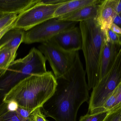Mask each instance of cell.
<instances>
[{
  "label": "cell",
  "mask_w": 121,
  "mask_h": 121,
  "mask_svg": "<svg viewBox=\"0 0 121 121\" xmlns=\"http://www.w3.org/2000/svg\"><path fill=\"white\" fill-rule=\"evenodd\" d=\"M86 75L78 52L73 65L56 79L54 94L42 107L46 117L55 121H76L79 109L90 99Z\"/></svg>",
  "instance_id": "cell-1"
},
{
  "label": "cell",
  "mask_w": 121,
  "mask_h": 121,
  "mask_svg": "<svg viewBox=\"0 0 121 121\" xmlns=\"http://www.w3.org/2000/svg\"><path fill=\"white\" fill-rule=\"evenodd\" d=\"M57 83L51 72L33 74L21 80L5 94L3 101L16 102L20 108L28 110L42 107L53 96Z\"/></svg>",
  "instance_id": "cell-2"
},
{
  "label": "cell",
  "mask_w": 121,
  "mask_h": 121,
  "mask_svg": "<svg viewBox=\"0 0 121 121\" xmlns=\"http://www.w3.org/2000/svg\"><path fill=\"white\" fill-rule=\"evenodd\" d=\"M79 27L82 35V50L90 90L93 89L100 80V63L107 36L96 19L80 22Z\"/></svg>",
  "instance_id": "cell-3"
},
{
  "label": "cell",
  "mask_w": 121,
  "mask_h": 121,
  "mask_svg": "<svg viewBox=\"0 0 121 121\" xmlns=\"http://www.w3.org/2000/svg\"><path fill=\"white\" fill-rule=\"evenodd\" d=\"M46 61L40 50L33 48L25 57L14 60L9 65L0 81V88H7L32 75L46 73Z\"/></svg>",
  "instance_id": "cell-4"
},
{
  "label": "cell",
  "mask_w": 121,
  "mask_h": 121,
  "mask_svg": "<svg viewBox=\"0 0 121 121\" xmlns=\"http://www.w3.org/2000/svg\"><path fill=\"white\" fill-rule=\"evenodd\" d=\"M121 80V51L108 74L92 89L87 113L93 114L101 107L116 89Z\"/></svg>",
  "instance_id": "cell-5"
},
{
  "label": "cell",
  "mask_w": 121,
  "mask_h": 121,
  "mask_svg": "<svg viewBox=\"0 0 121 121\" xmlns=\"http://www.w3.org/2000/svg\"><path fill=\"white\" fill-rule=\"evenodd\" d=\"M38 49L49 62L56 79L62 76L72 67L78 52L66 50L52 39L41 43Z\"/></svg>",
  "instance_id": "cell-6"
},
{
  "label": "cell",
  "mask_w": 121,
  "mask_h": 121,
  "mask_svg": "<svg viewBox=\"0 0 121 121\" xmlns=\"http://www.w3.org/2000/svg\"><path fill=\"white\" fill-rule=\"evenodd\" d=\"M77 23L57 18L50 19L25 31L23 43L30 44L44 42L52 39L61 32L75 27Z\"/></svg>",
  "instance_id": "cell-7"
},
{
  "label": "cell",
  "mask_w": 121,
  "mask_h": 121,
  "mask_svg": "<svg viewBox=\"0 0 121 121\" xmlns=\"http://www.w3.org/2000/svg\"><path fill=\"white\" fill-rule=\"evenodd\" d=\"M39 1V0L35 5L18 15L13 28L22 29L26 31L54 18L55 11L63 4L46 5L40 3Z\"/></svg>",
  "instance_id": "cell-8"
},
{
  "label": "cell",
  "mask_w": 121,
  "mask_h": 121,
  "mask_svg": "<svg viewBox=\"0 0 121 121\" xmlns=\"http://www.w3.org/2000/svg\"><path fill=\"white\" fill-rule=\"evenodd\" d=\"M66 50L79 51L82 50V37L79 27H75L61 32L52 38Z\"/></svg>",
  "instance_id": "cell-9"
},
{
  "label": "cell",
  "mask_w": 121,
  "mask_h": 121,
  "mask_svg": "<svg viewBox=\"0 0 121 121\" xmlns=\"http://www.w3.org/2000/svg\"><path fill=\"white\" fill-rule=\"evenodd\" d=\"M118 2V0L101 1L99 6L96 20L107 37L116 15Z\"/></svg>",
  "instance_id": "cell-10"
},
{
  "label": "cell",
  "mask_w": 121,
  "mask_h": 121,
  "mask_svg": "<svg viewBox=\"0 0 121 121\" xmlns=\"http://www.w3.org/2000/svg\"><path fill=\"white\" fill-rule=\"evenodd\" d=\"M121 47V44L113 43L111 41L108 36L107 37L100 63L99 81L110 72Z\"/></svg>",
  "instance_id": "cell-11"
},
{
  "label": "cell",
  "mask_w": 121,
  "mask_h": 121,
  "mask_svg": "<svg viewBox=\"0 0 121 121\" xmlns=\"http://www.w3.org/2000/svg\"><path fill=\"white\" fill-rule=\"evenodd\" d=\"M101 1L98 3L82 7L57 18L61 20L77 22H83L91 19H96L99 6Z\"/></svg>",
  "instance_id": "cell-12"
},
{
  "label": "cell",
  "mask_w": 121,
  "mask_h": 121,
  "mask_svg": "<svg viewBox=\"0 0 121 121\" xmlns=\"http://www.w3.org/2000/svg\"><path fill=\"white\" fill-rule=\"evenodd\" d=\"M39 0H0V13L17 15L35 5Z\"/></svg>",
  "instance_id": "cell-13"
},
{
  "label": "cell",
  "mask_w": 121,
  "mask_h": 121,
  "mask_svg": "<svg viewBox=\"0 0 121 121\" xmlns=\"http://www.w3.org/2000/svg\"><path fill=\"white\" fill-rule=\"evenodd\" d=\"M25 32L22 29L11 28L7 31L0 40V48H8L16 55L19 46L23 43Z\"/></svg>",
  "instance_id": "cell-14"
},
{
  "label": "cell",
  "mask_w": 121,
  "mask_h": 121,
  "mask_svg": "<svg viewBox=\"0 0 121 121\" xmlns=\"http://www.w3.org/2000/svg\"><path fill=\"white\" fill-rule=\"evenodd\" d=\"M100 1L98 0H68L57 9L54 14V18H57L84 6L98 3Z\"/></svg>",
  "instance_id": "cell-15"
},
{
  "label": "cell",
  "mask_w": 121,
  "mask_h": 121,
  "mask_svg": "<svg viewBox=\"0 0 121 121\" xmlns=\"http://www.w3.org/2000/svg\"><path fill=\"white\" fill-rule=\"evenodd\" d=\"M121 107V80L116 89L95 114L109 112Z\"/></svg>",
  "instance_id": "cell-16"
},
{
  "label": "cell",
  "mask_w": 121,
  "mask_h": 121,
  "mask_svg": "<svg viewBox=\"0 0 121 121\" xmlns=\"http://www.w3.org/2000/svg\"><path fill=\"white\" fill-rule=\"evenodd\" d=\"M16 55L6 48H0V77H2L9 65L15 60Z\"/></svg>",
  "instance_id": "cell-17"
},
{
  "label": "cell",
  "mask_w": 121,
  "mask_h": 121,
  "mask_svg": "<svg viewBox=\"0 0 121 121\" xmlns=\"http://www.w3.org/2000/svg\"><path fill=\"white\" fill-rule=\"evenodd\" d=\"M7 105L3 101L0 104V121H20L17 117L16 112L9 111Z\"/></svg>",
  "instance_id": "cell-18"
},
{
  "label": "cell",
  "mask_w": 121,
  "mask_h": 121,
  "mask_svg": "<svg viewBox=\"0 0 121 121\" xmlns=\"http://www.w3.org/2000/svg\"><path fill=\"white\" fill-rule=\"evenodd\" d=\"M108 112H104L96 114L87 113L81 117L79 121H102L106 116Z\"/></svg>",
  "instance_id": "cell-19"
},
{
  "label": "cell",
  "mask_w": 121,
  "mask_h": 121,
  "mask_svg": "<svg viewBox=\"0 0 121 121\" xmlns=\"http://www.w3.org/2000/svg\"><path fill=\"white\" fill-rule=\"evenodd\" d=\"M29 121H47L43 113L42 107H38L33 111L30 115Z\"/></svg>",
  "instance_id": "cell-20"
},
{
  "label": "cell",
  "mask_w": 121,
  "mask_h": 121,
  "mask_svg": "<svg viewBox=\"0 0 121 121\" xmlns=\"http://www.w3.org/2000/svg\"><path fill=\"white\" fill-rule=\"evenodd\" d=\"M17 15L15 14H9L0 19V31L8 26L16 20Z\"/></svg>",
  "instance_id": "cell-21"
},
{
  "label": "cell",
  "mask_w": 121,
  "mask_h": 121,
  "mask_svg": "<svg viewBox=\"0 0 121 121\" xmlns=\"http://www.w3.org/2000/svg\"><path fill=\"white\" fill-rule=\"evenodd\" d=\"M34 110H26L18 107L16 112L17 117L20 121H28L30 115Z\"/></svg>",
  "instance_id": "cell-22"
},
{
  "label": "cell",
  "mask_w": 121,
  "mask_h": 121,
  "mask_svg": "<svg viewBox=\"0 0 121 121\" xmlns=\"http://www.w3.org/2000/svg\"><path fill=\"white\" fill-rule=\"evenodd\" d=\"M108 36L112 42L121 44V36L115 33L111 29H109L108 32Z\"/></svg>",
  "instance_id": "cell-23"
},
{
  "label": "cell",
  "mask_w": 121,
  "mask_h": 121,
  "mask_svg": "<svg viewBox=\"0 0 121 121\" xmlns=\"http://www.w3.org/2000/svg\"><path fill=\"white\" fill-rule=\"evenodd\" d=\"M68 0H39V3L46 5H57L65 3Z\"/></svg>",
  "instance_id": "cell-24"
},
{
  "label": "cell",
  "mask_w": 121,
  "mask_h": 121,
  "mask_svg": "<svg viewBox=\"0 0 121 121\" xmlns=\"http://www.w3.org/2000/svg\"><path fill=\"white\" fill-rule=\"evenodd\" d=\"M18 107L17 103L14 101H11L7 105V108L11 112L16 111Z\"/></svg>",
  "instance_id": "cell-25"
},
{
  "label": "cell",
  "mask_w": 121,
  "mask_h": 121,
  "mask_svg": "<svg viewBox=\"0 0 121 121\" xmlns=\"http://www.w3.org/2000/svg\"><path fill=\"white\" fill-rule=\"evenodd\" d=\"M113 23L117 25L121 28V11L117 13Z\"/></svg>",
  "instance_id": "cell-26"
},
{
  "label": "cell",
  "mask_w": 121,
  "mask_h": 121,
  "mask_svg": "<svg viewBox=\"0 0 121 121\" xmlns=\"http://www.w3.org/2000/svg\"><path fill=\"white\" fill-rule=\"evenodd\" d=\"M110 29L115 33L121 36V28L117 25L113 23Z\"/></svg>",
  "instance_id": "cell-27"
},
{
  "label": "cell",
  "mask_w": 121,
  "mask_h": 121,
  "mask_svg": "<svg viewBox=\"0 0 121 121\" xmlns=\"http://www.w3.org/2000/svg\"><path fill=\"white\" fill-rule=\"evenodd\" d=\"M6 15H7V14H4V13H0V19L1 18H3V17L4 16H5Z\"/></svg>",
  "instance_id": "cell-28"
},
{
  "label": "cell",
  "mask_w": 121,
  "mask_h": 121,
  "mask_svg": "<svg viewBox=\"0 0 121 121\" xmlns=\"http://www.w3.org/2000/svg\"><path fill=\"white\" fill-rule=\"evenodd\" d=\"M47 121H48V120H47Z\"/></svg>",
  "instance_id": "cell-29"
}]
</instances>
